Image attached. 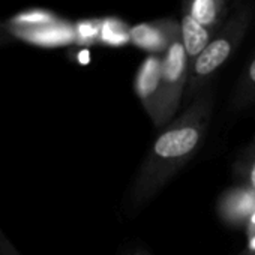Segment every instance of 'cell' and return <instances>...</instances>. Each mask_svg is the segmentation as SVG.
I'll list each match as a JSON object with an SVG mask.
<instances>
[{"label": "cell", "mask_w": 255, "mask_h": 255, "mask_svg": "<svg viewBox=\"0 0 255 255\" xmlns=\"http://www.w3.org/2000/svg\"><path fill=\"white\" fill-rule=\"evenodd\" d=\"M161 65L162 56L149 54L140 65L135 80L134 90L138 96L143 108L147 116L152 119L155 126H164V98H162V84H161Z\"/></svg>", "instance_id": "cell-4"}, {"label": "cell", "mask_w": 255, "mask_h": 255, "mask_svg": "<svg viewBox=\"0 0 255 255\" xmlns=\"http://www.w3.org/2000/svg\"><path fill=\"white\" fill-rule=\"evenodd\" d=\"M12 42H14V36L8 30L6 24H3L2 21H0V48L6 47V45H11Z\"/></svg>", "instance_id": "cell-9"}, {"label": "cell", "mask_w": 255, "mask_h": 255, "mask_svg": "<svg viewBox=\"0 0 255 255\" xmlns=\"http://www.w3.org/2000/svg\"><path fill=\"white\" fill-rule=\"evenodd\" d=\"M245 185H248L249 188H252V189L255 191V161L252 162V165H251V167H249V170H248Z\"/></svg>", "instance_id": "cell-10"}, {"label": "cell", "mask_w": 255, "mask_h": 255, "mask_svg": "<svg viewBox=\"0 0 255 255\" xmlns=\"http://www.w3.org/2000/svg\"><path fill=\"white\" fill-rule=\"evenodd\" d=\"M179 33H182L180 20L170 17L137 24L131 29L129 36L135 47L147 51L149 54L162 56Z\"/></svg>", "instance_id": "cell-5"}, {"label": "cell", "mask_w": 255, "mask_h": 255, "mask_svg": "<svg viewBox=\"0 0 255 255\" xmlns=\"http://www.w3.org/2000/svg\"><path fill=\"white\" fill-rule=\"evenodd\" d=\"M134 255H150V254H149V251H146V249H137V251L134 252Z\"/></svg>", "instance_id": "cell-15"}, {"label": "cell", "mask_w": 255, "mask_h": 255, "mask_svg": "<svg viewBox=\"0 0 255 255\" xmlns=\"http://www.w3.org/2000/svg\"><path fill=\"white\" fill-rule=\"evenodd\" d=\"M245 2H255V0H230V3H231V9L240 3H245Z\"/></svg>", "instance_id": "cell-14"}, {"label": "cell", "mask_w": 255, "mask_h": 255, "mask_svg": "<svg viewBox=\"0 0 255 255\" xmlns=\"http://www.w3.org/2000/svg\"><path fill=\"white\" fill-rule=\"evenodd\" d=\"M245 231H246V236H248V237H251V236L255 234V212H254L252 216L249 218V221H248V224H246V227H245Z\"/></svg>", "instance_id": "cell-12"}, {"label": "cell", "mask_w": 255, "mask_h": 255, "mask_svg": "<svg viewBox=\"0 0 255 255\" xmlns=\"http://www.w3.org/2000/svg\"><path fill=\"white\" fill-rule=\"evenodd\" d=\"M252 102H255V54L245 66L236 83L231 107L234 110H243Z\"/></svg>", "instance_id": "cell-7"}, {"label": "cell", "mask_w": 255, "mask_h": 255, "mask_svg": "<svg viewBox=\"0 0 255 255\" xmlns=\"http://www.w3.org/2000/svg\"><path fill=\"white\" fill-rule=\"evenodd\" d=\"M218 215L233 228H245L255 212V191L248 185H240L224 192L218 201Z\"/></svg>", "instance_id": "cell-6"}, {"label": "cell", "mask_w": 255, "mask_h": 255, "mask_svg": "<svg viewBox=\"0 0 255 255\" xmlns=\"http://www.w3.org/2000/svg\"><path fill=\"white\" fill-rule=\"evenodd\" d=\"M189 68H191V62L183 45L182 33H179L173 39L167 51L162 54L161 84H162L165 122H170V119L179 110L183 93L186 92Z\"/></svg>", "instance_id": "cell-3"}, {"label": "cell", "mask_w": 255, "mask_h": 255, "mask_svg": "<svg viewBox=\"0 0 255 255\" xmlns=\"http://www.w3.org/2000/svg\"><path fill=\"white\" fill-rule=\"evenodd\" d=\"M212 108V95L197 96L182 116L173 120L155 140L131 191L134 207L149 203L194 158L206 138Z\"/></svg>", "instance_id": "cell-1"}, {"label": "cell", "mask_w": 255, "mask_h": 255, "mask_svg": "<svg viewBox=\"0 0 255 255\" xmlns=\"http://www.w3.org/2000/svg\"><path fill=\"white\" fill-rule=\"evenodd\" d=\"M242 255H255V252H246V251H245Z\"/></svg>", "instance_id": "cell-16"}, {"label": "cell", "mask_w": 255, "mask_h": 255, "mask_svg": "<svg viewBox=\"0 0 255 255\" xmlns=\"http://www.w3.org/2000/svg\"><path fill=\"white\" fill-rule=\"evenodd\" d=\"M255 20V2H245L234 6L224 24L212 36L206 48L191 63L186 86V98L194 99L213 75L227 63L243 42Z\"/></svg>", "instance_id": "cell-2"}, {"label": "cell", "mask_w": 255, "mask_h": 255, "mask_svg": "<svg viewBox=\"0 0 255 255\" xmlns=\"http://www.w3.org/2000/svg\"><path fill=\"white\" fill-rule=\"evenodd\" d=\"M246 252H255V234L248 237V246H246Z\"/></svg>", "instance_id": "cell-13"}, {"label": "cell", "mask_w": 255, "mask_h": 255, "mask_svg": "<svg viewBox=\"0 0 255 255\" xmlns=\"http://www.w3.org/2000/svg\"><path fill=\"white\" fill-rule=\"evenodd\" d=\"M197 0H182V18L188 17Z\"/></svg>", "instance_id": "cell-11"}, {"label": "cell", "mask_w": 255, "mask_h": 255, "mask_svg": "<svg viewBox=\"0 0 255 255\" xmlns=\"http://www.w3.org/2000/svg\"><path fill=\"white\" fill-rule=\"evenodd\" d=\"M0 255H21L9 242V239L3 234L2 230H0Z\"/></svg>", "instance_id": "cell-8"}]
</instances>
